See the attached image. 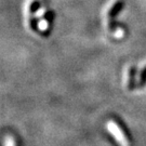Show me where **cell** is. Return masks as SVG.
<instances>
[{"label":"cell","mask_w":146,"mask_h":146,"mask_svg":"<svg viewBox=\"0 0 146 146\" xmlns=\"http://www.w3.org/2000/svg\"><path fill=\"white\" fill-rule=\"evenodd\" d=\"M146 82V66L143 67L140 72V77H139V86H143Z\"/></svg>","instance_id":"obj_3"},{"label":"cell","mask_w":146,"mask_h":146,"mask_svg":"<svg viewBox=\"0 0 146 146\" xmlns=\"http://www.w3.org/2000/svg\"><path fill=\"white\" fill-rule=\"evenodd\" d=\"M5 146H17V144H16V141L15 139L13 137V136H7L5 137Z\"/></svg>","instance_id":"obj_4"},{"label":"cell","mask_w":146,"mask_h":146,"mask_svg":"<svg viewBox=\"0 0 146 146\" xmlns=\"http://www.w3.org/2000/svg\"><path fill=\"white\" fill-rule=\"evenodd\" d=\"M125 80H127V88L128 90H132L134 87V67L130 66L127 69V73H125Z\"/></svg>","instance_id":"obj_2"},{"label":"cell","mask_w":146,"mask_h":146,"mask_svg":"<svg viewBox=\"0 0 146 146\" xmlns=\"http://www.w3.org/2000/svg\"><path fill=\"white\" fill-rule=\"evenodd\" d=\"M107 129L110 132V134L116 139V141L119 143L120 146H131V137L127 133L122 125H120L118 121L114 119L108 120Z\"/></svg>","instance_id":"obj_1"}]
</instances>
